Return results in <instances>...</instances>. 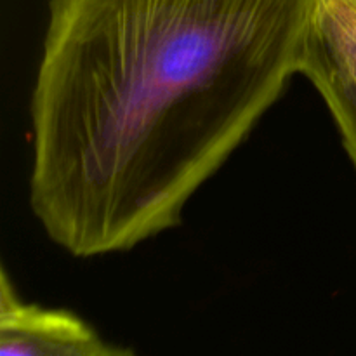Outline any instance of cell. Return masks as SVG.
Instances as JSON below:
<instances>
[{"mask_svg": "<svg viewBox=\"0 0 356 356\" xmlns=\"http://www.w3.org/2000/svg\"><path fill=\"white\" fill-rule=\"evenodd\" d=\"M308 54L356 87V0H318Z\"/></svg>", "mask_w": 356, "mask_h": 356, "instance_id": "cell-3", "label": "cell"}, {"mask_svg": "<svg viewBox=\"0 0 356 356\" xmlns=\"http://www.w3.org/2000/svg\"><path fill=\"white\" fill-rule=\"evenodd\" d=\"M302 75L315 86L325 101L344 149L356 169V87L312 54H306Z\"/></svg>", "mask_w": 356, "mask_h": 356, "instance_id": "cell-4", "label": "cell"}, {"mask_svg": "<svg viewBox=\"0 0 356 356\" xmlns=\"http://www.w3.org/2000/svg\"><path fill=\"white\" fill-rule=\"evenodd\" d=\"M99 356H138L132 350L122 346H113V344H106L104 350L101 351Z\"/></svg>", "mask_w": 356, "mask_h": 356, "instance_id": "cell-5", "label": "cell"}, {"mask_svg": "<svg viewBox=\"0 0 356 356\" xmlns=\"http://www.w3.org/2000/svg\"><path fill=\"white\" fill-rule=\"evenodd\" d=\"M106 343L68 309L21 301L7 271L0 285V356H99Z\"/></svg>", "mask_w": 356, "mask_h": 356, "instance_id": "cell-2", "label": "cell"}, {"mask_svg": "<svg viewBox=\"0 0 356 356\" xmlns=\"http://www.w3.org/2000/svg\"><path fill=\"white\" fill-rule=\"evenodd\" d=\"M318 0H49L30 207L75 257L176 228L302 75Z\"/></svg>", "mask_w": 356, "mask_h": 356, "instance_id": "cell-1", "label": "cell"}]
</instances>
